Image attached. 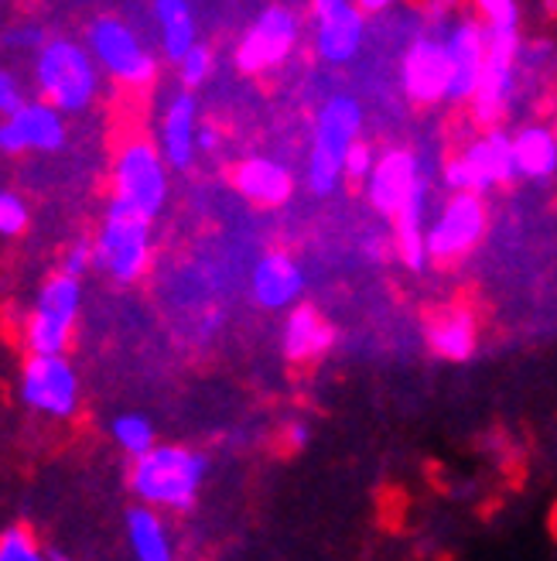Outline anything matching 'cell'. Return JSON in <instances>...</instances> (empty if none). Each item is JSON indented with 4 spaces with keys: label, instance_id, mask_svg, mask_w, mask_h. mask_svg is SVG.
Returning a JSON list of instances; mask_svg holds the SVG:
<instances>
[{
    "label": "cell",
    "instance_id": "obj_1",
    "mask_svg": "<svg viewBox=\"0 0 557 561\" xmlns=\"http://www.w3.org/2000/svg\"><path fill=\"white\" fill-rule=\"evenodd\" d=\"M206 480V456L192 453L185 445H154L144 456L134 459L130 490L141 503L158 511L188 514L199 500V486Z\"/></svg>",
    "mask_w": 557,
    "mask_h": 561
},
{
    "label": "cell",
    "instance_id": "obj_2",
    "mask_svg": "<svg viewBox=\"0 0 557 561\" xmlns=\"http://www.w3.org/2000/svg\"><path fill=\"white\" fill-rule=\"evenodd\" d=\"M363 134V106L359 100L336 93L322 103L312 127L309 151V188L318 199H328L346 182V154L352 140Z\"/></svg>",
    "mask_w": 557,
    "mask_h": 561
},
{
    "label": "cell",
    "instance_id": "obj_3",
    "mask_svg": "<svg viewBox=\"0 0 557 561\" xmlns=\"http://www.w3.org/2000/svg\"><path fill=\"white\" fill-rule=\"evenodd\" d=\"M35 82L42 100L59 106L62 114H82L90 110L100 93V62L90 48L69 38H51L38 48Z\"/></svg>",
    "mask_w": 557,
    "mask_h": 561
},
{
    "label": "cell",
    "instance_id": "obj_4",
    "mask_svg": "<svg viewBox=\"0 0 557 561\" xmlns=\"http://www.w3.org/2000/svg\"><path fill=\"white\" fill-rule=\"evenodd\" d=\"M93 243L96 271L109 274L117 285H134L151 267V216L114 195Z\"/></svg>",
    "mask_w": 557,
    "mask_h": 561
},
{
    "label": "cell",
    "instance_id": "obj_5",
    "mask_svg": "<svg viewBox=\"0 0 557 561\" xmlns=\"http://www.w3.org/2000/svg\"><path fill=\"white\" fill-rule=\"evenodd\" d=\"M82 305V285L76 274L59 271L45 280V288L35 298L32 316L24 325V340L32 353H66L72 343V329Z\"/></svg>",
    "mask_w": 557,
    "mask_h": 561
},
{
    "label": "cell",
    "instance_id": "obj_6",
    "mask_svg": "<svg viewBox=\"0 0 557 561\" xmlns=\"http://www.w3.org/2000/svg\"><path fill=\"white\" fill-rule=\"evenodd\" d=\"M114 195L154 219L169 199V161L161 148L144 137L127 140L114 164Z\"/></svg>",
    "mask_w": 557,
    "mask_h": 561
},
{
    "label": "cell",
    "instance_id": "obj_7",
    "mask_svg": "<svg viewBox=\"0 0 557 561\" xmlns=\"http://www.w3.org/2000/svg\"><path fill=\"white\" fill-rule=\"evenodd\" d=\"M90 51L100 62V69H106V76H114L124 87H151L158 76V59L144 48V42L134 35V27L124 24L120 18H96L90 24Z\"/></svg>",
    "mask_w": 557,
    "mask_h": 561
},
{
    "label": "cell",
    "instance_id": "obj_8",
    "mask_svg": "<svg viewBox=\"0 0 557 561\" xmlns=\"http://www.w3.org/2000/svg\"><path fill=\"white\" fill-rule=\"evenodd\" d=\"M520 32L517 27H486V66L472 96L479 124H496L517 96V66H520Z\"/></svg>",
    "mask_w": 557,
    "mask_h": 561
},
{
    "label": "cell",
    "instance_id": "obj_9",
    "mask_svg": "<svg viewBox=\"0 0 557 561\" xmlns=\"http://www.w3.org/2000/svg\"><path fill=\"white\" fill-rule=\"evenodd\" d=\"M18 390L27 408L48 417H72L79 408V377L66 353H32Z\"/></svg>",
    "mask_w": 557,
    "mask_h": 561
},
{
    "label": "cell",
    "instance_id": "obj_10",
    "mask_svg": "<svg viewBox=\"0 0 557 561\" xmlns=\"http://www.w3.org/2000/svg\"><path fill=\"white\" fill-rule=\"evenodd\" d=\"M301 38V21L291 8L274 4L257 14V21L250 24V32L236 45V66L246 76L267 72L274 66H281L288 55L294 51Z\"/></svg>",
    "mask_w": 557,
    "mask_h": 561
},
{
    "label": "cell",
    "instance_id": "obj_11",
    "mask_svg": "<svg viewBox=\"0 0 557 561\" xmlns=\"http://www.w3.org/2000/svg\"><path fill=\"white\" fill-rule=\"evenodd\" d=\"M486 233V206L479 192H455L428 227V257L444 264L468 254Z\"/></svg>",
    "mask_w": 557,
    "mask_h": 561
},
{
    "label": "cell",
    "instance_id": "obj_12",
    "mask_svg": "<svg viewBox=\"0 0 557 561\" xmlns=\"http://www.w3.org/2000/svg\"><path fill=\"white\" fill-rule=\"evenodd\" d=\"M401 79H404L407 100L417 106H434L441 100H449L452 66H449V48H444V38H431V35L414 38L410 48L404 51Z\"/></svg>",
    "mask_w": 557,
    "mask_h": 561
},
{
    "label": "cell",
    "instance_id": "obj_13",
    "mask_svg": "<svg viewBox=\"0 0 557 561\" xmlns=\"http://www.w3.org/2000/svg\"><path fill=\"white\" fill-rule=\"evenodd\" d=\"M62 145H66V117L48 100L24 103L0 121V151L4 154L59 151Z\"/></svg>",
    "mask_w": 557,
    "mask_h": 561
},
{
    "label": "cell",
    "instance_id": "obj_14",
    "mask_svg": "<svg viewBox=\"0 0 557 561\" xmlns=\"http://www.w3.org/2000/svg\"><path fill=\"white\" fill-rule=\"evenodd\" d=\"M444 48H449V66H452V82H449V103H472L476 87L483 79L486 66V24L483 18H462L449 27L444 35Z\"/></svg>",
    "mask_w": 557,
    "mask_h": 561
},
{
    "label": "cell",
    "instance_id": "obj_15",
    "mask_svg": "<svg viewBox=\"0 0 557 561\" xmlns=\"http://www.w3.org/2000/svg\"><path fill=\"white\" fill-rule=\"evenodd\" d=\"M421 179H425L421 164H417V158L407 148H390L376 154V164L367 179V199L380 216L394 219Z\"/></svg>",
    "mask_w": 557,
    "mask_h": 561
},
{
    "label": "cell",
    "instance_id": "obj_16",
    "mask_svg": "<svg viewBox=\"0 0 557 561\" xmlns=\"http://www.w3.org/2000/svg\"><path fill=\"white\" fill-rule=\"evenodd\" d=\"M315 51L328 66H346L352 62L367 38V11L349 0L325 14H315Z\"/></svg>",
    "mask_w": 557,
    "mask_h": 561
},
{
    "label": "cell",
    "instance_id": "obj_17",
    "mask_svg": "<svg viewBox=\"0 0 557 561\" xmlns=\"http://www.w3.org/2000/svg\"><path fill=\"white\" fill-rule=\"evenodd\" d=\"M161 154L175 172H188L195 154H199V103L192 90L172 96L161 121Z\"/></svg>",
    "mask_w": 557,
    "mask_h": 561
},
{
    "label": "cell",
    "instance_id": "obj_18",
    "mask_svg": "<svg viewBox=\"0 0 557 561\" xmlns=\"http://www.w3.org/2000/svg\"><path fill=\"white\" fill-rule=\"evenodd\" d=\"M304 291V271L298 267L294 257L281 254V250H270L254 267L250 277V295L267 312H281V308L294 305Z\"/></svg>",
    "mask_w": 557,
    "mask_h": 561
},
{
    "label": "cell",
    "instance_id": "obj_19",
    "mask_svg": "<svg viewBox=\"0 0 557 561\" xmlns=\"http://www.w3.org/2000/svg\"><path fill=\"white\" fill-rule=\"evenodd\" d=\"M233 185L243 199L257 206H285L294 195L291 168L274 158H246L233 168Z\"/></svg>",
    "mask_w": 557,
    "mask_h": 561
},
{
    "label": "cell",
    "instance_id": "obj_20",
    "mask_svg": "<svg viewBox=\"0 0 557 561\" xmlns=\"http://www.w3.org/2000/svg\"><path fill=\"white\" fill-rule=\"evenodd\" d=\"M476 172L479 182V195H486L496 185H513L520 179L517 172V154H513V137L503 130H489L486 137L472 140V145L462 151Z\"/></svg>",
    "mask_w": 557,
    "mask_h": 561
},
{
    "label": "cell",
    "instance_id": "obj_21",
    "mask_svg": "<svg viewBox=\"0 0 557 561\" xmlns=\"http://www.w3.org/2000/svg\"><path fill=\"white\" fill-rule=\"evenodd\" d=\"M425 209H428V179L417 182L410 192V199L401 206L394 216V243H397V257L410 271H425L428 267V230H425Z\"/></svg>",
    "mask_w": 557,
    "mask_h": 561
},
{
    "label": "cell",
    "instance_id": "obj_22",
    "mask_svg": "<svg viewBox=\"0 0 557 561\" xmlns=\"http://www.w3.org/2000/svg\"><path fill=\"white\" fill-rule=\"evenodd\" d=\"M332 346H336V329H332L312 305L291 308V316L285 322V340H281V350L288 359L309 363V359L325 356Z\"/></svg>",
    "mask_w": 557,
    "mask_h": 561
},
{
    "label": "cell",
    "instance_id": "obj_23",
    "mask_svg": "<svg viewBox=\"0 0 557 561\" xmlns=\"http://www.w3.org/2000/svg\"><path fill=\"white\" fill-rule=\"evenodd\" d=\"M517 172L520 179L544 182L557 172V134L550 127L531 124L513 137Z\"/></svg>",
    "mask_w": 557,
    "mask_h": 561
},
{
    "label": "cell",
    "instance_id": "obj_24",
    "mask_svg": "<svg viewBox=\"0 0 557 561\" xmlns=\"http://www.w3.org/2000/svg\"><path fill=\"white\" fill-rule=\"evenodd\" d=\"M476 319L465 308H452V312L438 316L428 325V346L441 356V359H452V363H465L472 353H476Z\"/></svg>",
    "mask_w": 557,
    "mask_h": 561
},
{
    "label": "cell",
    "instance_id": "obj_25",
    "mask_svg": "<svg viewBox=\"0 0 557 561\" xmlns=\"http://www.w3.org/2000/svg\"><path fill=\"white\" fill-rule=\"evenodd\" d=\"M127 541L134 558L141 561H169L172 558V538L169 527H164L158 507L141 503V507L127 511Z\"/></svg>",
    "mask_w": 557,
    "mask_h": 561
},
{
    "label": "cell",
    "instance_id": "obj_26",
    "mask_svg": "<svg viewBox=\"0 0 557 561\" xmlns=\"http://www.w3.org/2000/svg\"><path fill=\"white\" fill-rule=\"evenodd\" d=\"M154 21H158V32H161L164 59L178 62L182 55L199 42L188 0H154Z\"/></svg>",
    "mask_w": 557,
    "mask_h": 561
},
{
    "label": "cell",
    "instance_id": "obj_27",
    "mask_svg": "<svg viewBox=\"0 0 557 561\" xmlns=\"http://www.w3.org/2000/svg\"><path fill=\"white\" fill-rule=\"evenodd\" d=\"M109 432H114V442L124 448V453L130 459L144 456L148 448H154V425L144 417V414H120L114 425H109Z\"/></svg>",
    "mask_w": 557,
    "mask_h": 561
},
{
    "label": "cell",
    "instance_id": "obj_28",
    "mask_svg": "<svg viewBox=\"0 0 557 561\" xmlns=\"http://www.w3.org/2000/svg\"><path fill=\"white\" fill-rule=\"evenodd\" d=\"M178 66V79H182V87L185 90H199L202 82L212 76V66H216V59H212V48L209 45H202V42H195L182 59L175 62Z\"/></svg>",
    "mask_w": 557,
    "mask_h": 561
},
{
    "label": "cell",
    "instance_id": "obj_29",
    "mask_svg": "<svg viewBox=\"0 0 557 561\" xmlns=\"http://www.w3.org/2000/svg\"><path fill=\"white\" fill-rule=\"evenodd\" d=\"M0 561H38L35 535L24 524H14L0 535Z\"/></svg>",
    "mask_w": 557,
    "mask_h": 561
},
{
    "label": "cell",
    "instance_id": "obj_30",
    "mask_svg": "<svg viewBox=\"0 0 557 561\" xmlns=\"http://www.w3.org/2000/svg\"><path fill=\"white\" fill-rule=\"evenodd\" d=\"M373 164H376L373 145H370V140H363V137H356V140H352V148H349V154H346V182H352V185H367V179H370V172H373Z\"/></svg>",
    "mask_w": 557,
    "mask_h": 561
},
{
    "label": "cell",
    "instance_id": "obj_31",
    "mask_svg": "<svg viewBox=\"0 0 557 561\" xmlns=\"http://www.w3.org/2000/svg\"><path fill=\"white\" fill-rule=\"evenodd\" d=\"M27 227V206L21 203V195L0 192V237H21Z\"/></svg>",
    "mask_w": 557,
    "mask_h": 561
},
{
    "label": "cell",
    "instance_id": "obj_32",
    "mask_svg": "<svg viewBox=\"0 0 557 561\" xmlns=\"http://www.w3.org/2000/svg\"><path fill=\"white\" fill-rule=\"evenodd\" d=\"M472 4H476L486 27H517L520 21L517 0H472Z\"/></svg>",
    "mask_w": 557,
    "mask_h": 561
},
{
    "label": "cell",
    "instance_id": "obj_33",
    "mask_svg": "<svg viewBox=\"0 0 557 561\" xmlns=\"http://www.w3.org/2000/svg\"><path fill=\"white\" fill-rule=\"evenodd\" d=\"M93 267H96V243L93 240H76L66 250V257H62V271L82 277V274L93 271Z\"/></svg>",
    "mask_w": 557,
    "mask_h": 561
},
{
    "label": "cell",
    "instance_id": "obj_34",
    "mask_svg": "<svg viewBox=\"0 0 557 561\" xmlns=\"http://www.w3.org/2000/svg\"><path fill=\"white\" fill-rule=\"evenodd\" d=\"M18 106H24V90L21 79L11 69H0V114H14Z\"/></svg>",
    "mask_w": 557,
    "mask_h": 561
},
{
    "label": "cell",
    "instance_id": "obj_35",
    "mask_svg": "<svg viewBox=\"0 0 557 561\" xmlns=\"http://www.w3.org/2000/svg\"><path fill=\"white\" fill-rule=\"evenodd\" d=\"M312 438V432H309V425L304 421H294V425H288L285 428V442H288V448L291 453H298V448H304V442Z\"/></svg>",
    "mask_w": 557,
    "mask_h": 561
},
{
    "label": "cell",
    "instance_id": "obj_36",
    "mask_svg": "<svg viewBox=\"0 0 557 561\" xmlns=\"http://www.w3.org/2000/svg\"><path fill=\"white\" fill-rule=\"evenodd\" d=\"M363 247H367V254H370L373 261H383V257H386V250H397L394 240H383L380 233H367Z\"/></svg>",
    "mask_w": 557,
    "mask_h": 561
},
{
    "label": "cell",
    "instance_id": "obj_37",
    "mask_svg": "<svg viewBox=\"0 0 557 561\" xmlns=\"http://www.w3.org/2000/svg\"><path fill=\"white\" fill-rule=\"evenodd\" d=\"M216 148H219V130H216L212 124H202V127H199V151L212 154Z\"/></svg>",
    "mask_w": 557,
    "mask_h": 561
},
{
    "label": "cell",
    "instance_id": "obj_38",
    "mask_svg": "<svg viewBox=\"0 0 557 561\" xmlns=\"http://www.w3.org/2000/svg\"><path fill=\"white\" fill-rule=\"evenodd\" d=\"M8 45H45V42H42V32H38V27H27V32L8 38Z\"/></svg>",
    "mask_w": 557,
    "mask_h": 561
},
{
    "label": "cell",
    "instance_id": "obj_39",
    "mask_svg": "<svg viewBox=\"0 0 557 561\" xmlns=\"http://www.w3.org/2000/svg\"><path fill=\"white\" fill-rule=\"evenodd\" d=\"M359 8H363L367 14H380V11H386V8H394L397 0H356Z\"/></svg>",
    "mask_w": 557,
    "mask_h": 561
},
{
    "label": "cell",
    "instance_id": "obj_40",
    "mask_svg": "<svg viewBox=\"0 0 557 561\" xmlns=\"http://www.w3.org/2000/svg\"><path fill=\"white\" fill-rule=\"evenodd\" d=\"M339 4H349V0H312V8H315V14H325V11H332V8H339Z\"/></svg>",
    "mask_w": 557,
    "mask_h": 561
},
{
    "label": "cell",
    "instance_id": "obj_41",
    "mask_svg": "<svg viewBox=\"0 0 557 561\" xmlns=\"http://www.w3.org/2000/svg\"><path fill=\"white\" fill-rule=\"evenodd\" d=\"M434 4H438V11H452L459 0H434Z\"/></svg>",
    "mask_w": 557,
    "mask_h": 561
}]
</instances>
